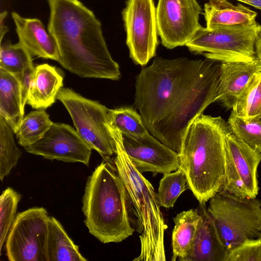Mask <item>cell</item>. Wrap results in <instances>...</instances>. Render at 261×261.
Wrapping results in <instances>:
<instances>
[{
  "instance_id": "6da1fadb",
  "label": "cell",
  "mask_w": 261,
  "mask_h": 261,
  "mask_svg": "<svg viewBox=\"0 0 261 261\" xmlns=\"http://www.w3.org/2000/svg\"><path fill=\"white\" fill-rule=\"evenodd\" d=\"M47 30L60 53L58 62L82 77L118 80V64L112 58L100 21L79 0H49Z\"/></svg>"
},
{
  "instance_id": "7a4b0ae2",
  "label": "cell",
  "mask_w": 261,
  "mask_h": 261,
  "mask_svg": "<svg viewBox=\"0 0 261 261\" xmlns=\"http://www.w3.org/2000/svg\"><path fill=\"white\" fill-rule=\"evenodd\" d=\"M221 116L201 114L190 124L182 140L179 168L188 188L205 204L222 190L225 178L226 138L231 133Z\"/></svg>"
},
{
  "instance_id": "3957f363",
  "label": "cell",
  "mask_w": 261,
  "mask_h": 261,
  "mask_svg": "<svg viewBox=\"0 0 261 261\" xmlns=\"http://www.w3.org/2000/svg\"><path fill=\"white\" fill-rule=\"evenodd\" d=\"M211 60L156 58L136 77L134 106L150 133Z\"/></svg>"
},
{
  "instance_id": "277c9868",
  "label": "cell",
  "mask_w": 261,
  "mask_h": 261,
  "mask_svg": "<svg viewBox=\"0 0 261 261\" xmlns=\"http://www.w3.org/2000/svg\"><path fill=\"white\" fill-rule=\"evenodd\" d=\"M128 198L116 168L104 160L88 176L82 199L89 232L104 244L119 243L133 235Z\"/></svg>"
},
{
  "instance_id": "5b68a950",
  "label": "cell",
  "mask_w": 261,
  "mask_h": 261,
  "mask_svg": "<svg viewBox=\"0 0 261 261\" xmlns=\"http://www.w3.org/2000/svg\"><path fill=\"white\" fill-rule=\"evenodd\" d=\"M107 126L115 141L114 160L128 199L135 208L141 228L140 255L136 261L166 260L164 233L167 226L160 210L156 193L151 183L140 172L126 154L121 132L109 119Z\"/></svg>"
},
{
  "instance_id": "8992f818",
  "label": "cell",
  "mask_w": 261,
  "mask_h": 261,
  "mask_svg": "<svg viewBox=\"0 0 261 261\" xmlns=\"http://www.w3.org/2000/svg\"><path fill=\"white\" fill-rule=\"evenodd\" d=\"M216 62L211 60L197 80L150 133L178 154L183 136L190 124L215 102L220 74V64Z\"/></svg>"
},
{
  "instance_id": "52a82bcc",
  "label": "cell",
  "mask_w": 261,
  "mask_h": 261,
  "mask_svg": "<svg viewBox=\"0 0 261 261\" xmlns=\"http://www.w3.org/2000/svg\"><path fill=\"white\" fill-rule=\"evenodd\" d=\"M207 211L228 250L261 233V199L240 197L221 190L209 200Z\"/></svg>"
},
{
  "instance_id": "ba28073f",
  "label": "cell",
  "mask_w": 261,
  "mask_h": 261,
  "mask_svg": "<svg viewBox=\"0 0 261 261\" xmlns=\"http://www.w3.org/2000/svg\"><path fill=\"white\" fill-rule=\"evenodd\" d=\"M260 36L261 25L257 22L245 28L210 30L201 25L186 46L214 61L251 62L257 58L256 45Z\"/></svg>"
},
{
  "instance_id": "9c48e42d",
  "label": "cell",
  "mask_w": 261,
  "mask_h": 261,
  "mask_svg": "<svg viewBox=\"0 0 261 261\" xmlns=\"http://www.w3.org/2000/svg\"><path fill=\"white\" fill-rule=\"evenodd\" d=\"M57 99L65 107L76 130L92 149L105 160L116 153L115 141L107 126L109 109L68 88L62 87Z\"/></svg>"
},
{
  "instance_id": "30bf717a",
  "label": "cell",
  "mask_w": 261,
  "mask_h": 261,
  "mask_svg": "<svg viewBox=\"0 0 261 261\" xmlns=\"http://www.w3.org/2000/svg\"><path fill=\"white\" fill-rule=\"evenodd\" d=\"M49 217L42 207L30 208L16 215L6 240L10 261H46V242Z\"/></svg>"
},
{
  "instance_id": "8fae6325",
  "label": "cell",
  "mask_w": 261,
  "mask_h": 261,
  "mask_svg": "<svg viewBox=\"0 0 261 261\" xmlns=\"http://www.w3.org/2000/svg\"><path fill=\"white\" fill-rule=\"evenodd\" d=\"M130 58L146 65L159 45L156 8L153 0H127L122 12Z\"/></svg>"
},
{
  "instance_id": "7c38bea8",
  "label": "cell",
  "mask_w": 261,
  "mask_h": 261,
  "mask_svg": "<svg viewBox=\"0 0 261 261\" xmlns=\"http://www.w3.org/2000/svg\"><path fill=\"white\" fill-rule=\"evenodd\" d=\"M261 152L257 151L231 132L226 138L225 178L222 190L242 198L257 197V168Z\"/></svg>"
},
{
  "instance_id": "4fadbf2b",
  "label": "cell",
  "mask_w": 261,
  "mask_h": 261,
  "mask_svg": "<svg viewBox=\"0 0 261 261\" xmlns=\"http://www.w3.org/2000/svg\"><path fill=\"white\" fill-rule=\"evenodd\" d=\"M201 13L196 0H159L157 28L163 46L173 49L186 45L201 26Z\"/></svg>"
},
{
  "instance_id": "5bb4252c",
  "label": "cell",
  "mask_w": 261,
  "mask_h": 261,
  "mask_svg": "<svg viewBox=\"0 0 261 261\" xmlns=\"http://www.w3.org/2000/svg\"><path fill=\"white\" fill-rule=\"evenodd\" d=\"M24 148L27 152L46 159L87 166L92 149L76 129L63 123H53L42 138Z\"/></svg>"
},
{
  "instance_id": "9a60e30c",
  "label": "cell",
  "mask_w": 261,
  "mask_h": 261,
  "mask_svg": "<svg viewBox=\"0 0 261 261\" xmlns=\"http://www.w3.org/2000/svg\"><path fill=\"white\" fill-rule=\"evenodd\" d=\"M125 152L141 173L163 174L179 168V154L160 142L148 132L143 135L122 134Z\"/></svg>"
},
{
  "instance_id": "2e32d148",
  "label": "cell",
  "mask_w": 261,
  "mask_h": 261,
  "mask_svg": "<svg viewBox=\"0 0 261 261\" xmlns=\"http://www.w3.org/2000/svg\"><path fill=\"white\" fill-rule=\"evenodd\" d=\"M261 71V61L224 62L220 64L218 91L215 102L227 110L235 102L254 75Z\"/></svg>"
},
{
  "instance_id": "e0dca14e",
  "label": "cell",
  "mask_w": 261,
  "mask_h": 261,
  "mask_svg": "<svg viewBox=\"0 0 261 261\" xmlns=\"http://www.w3.org/2000/svg\"><path fill=\"white\" fill-rule=\"evenodd\" d=\"M201 215L196 237L182 261H227L229 250L223 243L205 204L199 203Z\"/></svg>"
},
{
  "instance_id": "ac0fdd59",
  "label": "cell",
  "mask_w": 261,
  "mask_h": 261,
  "mask_svg": "<svg viewBox=\"0 0 261 261\" xmlns=\"http://www.w3.org/2000/svg\"><path fill=\"white\" fill-rule=\"evenodd\" d=\"M11 14L19 42L31 56L58 62L60 53L57 43L54 37L46 32L41 21L37 18L23 17L15 12Z\"/></svg>"
},
{
  "instance_id": "d6986e66",
  "label": "cell",
  "mask_w": 261,
  "mask_h": 261,
  "mask_svg": "<svg viewBox=\"0 0 261 261\" xmlns=\"http://www.w3.org/2000/svg\"><path fill=\"white\" fill-rule=\"evenodd\" d=\"M206 28H245L256 21L257 13L238 3L235 6L228 0H208L204 4V13Z\"/></svg>"
},
{
  "instance_id": "ffe728a7",
  "label": "cell",
  "mask_w": 261,
  "mask_h": 261,
  "mask_svg": "<svg viewBox=\"0 0 261 261\" xmlns=\"http://www.w3.org/2000/svg\"><path fill=\"white\" fill-rule=\"evenodd\" d=\"M63 77L55 67L47 64L35 67L27 103L33 108L46 109L55 101L63 87Z\"/></svg>"
},
{
  "instance_id": "44dd1931",
  "label": "cell",
  "mask_w": 261,
  "mask_h": 261,
  "mask_svg": "<svg viewBox=\"0 0 261 261\" xmlns=\"http://www.w3.org/2000/svg\"><path fill=\"white\" fill-rule=\"evenodd\" d=\"M21 92L16 76L0 68V116L17 132L24 117Z\"/></svg>"
},
{
  "instance_id": "7402d4cb",
  "label": "cell",
  "mask_w": 261,
  "mask_h": 261,
  "mask_svg": "<svg viewBox=\"0 0 261 261\" xmlns=\"http://www.w3.org/2000/svg\"><path fill=\"white\" fill-rule=\"evenodd\" d=\"M45 255L46 261L87 260L62 225L53 217H49L48 222Z\"/></svg>"
},
{
  "instance_id": "603a6c76",
  "label": "cell",
  "mask_w": 261,
  "mask_h": 261,
  "mask_svg": "<svg viewBox=\"0 0 261 261\" xmlns=\"http://www.w3.org/2000/svg\"><path fill=\"white\" fill-rule=\"evenodd\" d=\"M197 209H190L178 214L173 218L174 226L172 234V261H182L194 243L201 220Z\"/></svg>"
},
{
  "instance_id": "cb8c5ba5",
  "label": "cell",
  "mask_w": 261,
  "mask_h": 261,
  "mask_svg": "<svg viewBox=\"0 0 261 261\" xmlns=\"http://www.w3.org/2000/svg\"><path fill=\"white\" fill-rule=\"evenodd\" d=\"M45 109L29 113L22 119L16 136L18 143L23 147L42 138L53 124Z\"/></svg>"
},
{
  "instance_id": "d4e9b609",
  "label": "cell",
  "mask_w": 261,
  "mask_h": 261,
  "mask_svg": "<svg viewBox=\"0 0 261 261\" xmlns=\"http://www.w3.org/2000/svg\"><path fill=\"white\" fill-rule=\"evenodd\" d=\"M261 110V71L256 73L235 102L231 112L237 116L249 120L257 116Z\"/></svg>"
},
{
  "instance_id": "484cf974",
  "label": "cell",
  "mask_w": 261,
  "mask_h": 261,
  "mask_svg": "<svg viewBox=\"0 0 261 261\" xmlns=\"http://www.w3.org/2000/svg\"><path fill=\"white\" fill-rule=\"evenodd\" d=\"M14 133L10 124L0 116V179L2 181L17 165L22 154L14 141Z\"/></svg>"
},
{
  "instance_id": "4316f807",
  "label": "cell",
  "mask_w": 261,
  "mask_h": 261,
  "mask_svg": "<svg viewBox=\"0 0 261 261\" xmlns=\"http://www.w3.org/2000/svg\"><path fill=\"white\" fill-rule=\"evenodd\" d=\"M187 188L186 174L180 168L164 174L156 193L160 205L167 208L173 207L177 198Z\"/></svg>"
},
{
  "instance_id": "83f0119b",
  "label": "cell",
  "mask_w": 261,
  "mask_h": 261,
  "mask_svg": "<svg viewBox=\"0 0 261 261\" xmlns=\"http://www.w3.org/2000/svg\"><path fill=\"white\" fill-rule=\"evenodd\" d=\"M232 133L253 149L261 152V116L243 119L232 112L228 119Z\"/></svg>"
},
{
  "instance_id": "f1b7e54d",
  "label": "cell",
  "mask_w": 261,
  "mask_h": 261,
  "mask_svg": "<svg viewBox=\"0 0 261 261\" xmlns=\"http://www.w3.org/2000/svg\"><path fill=\"white\" fill-rule=\"evenodd\" d=\"M32 64V57L19 42L16 44H11L9 41L1 43L0 68L15 75Z\"/></svg>"
},
{
  "instance_id": "f546056e",
  "label": "cell",
  "mask_w": 261,
  "mask_h": 261,
  "mask_svg": "<svg viewBox=\"0 0 261 261\" xmlns=\"http://www.w3.org/2000/svg\"><path fill=\"white\" fill-rule=\"evenodd\" d=\"M109 118L122 134L138 135L148 132L141 115L132 108L110 109Z\"/></svg>"
},
{
  "instance_id": "4dcf8cb0",
  "label": "cell",
  "mask_w": 261,
  "mask_h": 261,
  "mask_svg": "<svg viewBox=\"0 0 261 261\" xmlns=\"http://www.w3.org/2000/svg\"><path fill=\"white\" fill-rule=\"evenodd\" d=\"M21 195L8 187L0 196V252L16 217V211Z\"/></svg>"
},
{
  "instance_id": "1f68e13d",
  "label": "cell",
  "mask_w": 261,
  "mask_h": 261,
  "mask_svg": "<svg viewBox=\"0 0 261 261\" xmlns=\"http://www.w3.org/2000/svg\"><path fill=\"white\" fill-rule=\"evenodd\" d=\"M227 261H261V240H245L229 251Z\"/></svg>"
},
{
  "instance_id": "d6a6232c",
  "label": "cell",
  "mask_w": 261,
  "mask_h": 261,
  "mask_svg": "<svg viewBox=\"0 0 261 261\" xmlns=\"http://www.w3.org/2000/svg\"><path fill=\"white\" fill-rule=\"evenodd\" d=\"M35 67L33 64L27 66L22 72L15 75L17 78L20 86L22 98V106L24 110L27 102L28 94L33 80Z\"/></svg>"
},
{
  "instance_id": "836d02e7",
  "label": "cell",
  "mask_w": 261,
  "mask_h": 261,
  "mask_svg": "<svg viewBox=\"0 0 261 261\" xmlns=\"http://www.w3.org/2000/svg\"><path fill=\"white\" fill-rule=\"evenodd\" d=\"M7 15V11H5L1 13L0 14V33H1V42H2L4 35L8 31V28L5 25L4 20Z\"/></svg>"
},
{
  "instance_id": "e575fe53",
  "label": "cell",
  "mask_w": 261,
  "mask_h": 261,
  "mask_svg": "<svg viewBox=\"0 0 261 261\" xmlns=\"http://www.w3.org/2000/svg\"><path fill=\"white\" fill-rule=\"evenodd\" d=\"M261 10V0H236Z\"/></svg>"
},
{
  "instance_id": "d590c367",
  "label": "cell",
  "mask_w": 261,
  "mask_h": 261,
  "mask_svg": "<svg viewBox=\"0 0 261 261\" xmlns=\"http://www.w3.org/2000/svg\"><path fill=\"white\" fill-rule=\"evenodd\" d=\"M256 54L257 58L261 61V36L258 39L256 43Z\"/></svg>"
},
{
  "instance_id": "8d00e7d4",
  "label": "cell",
  "mask_w": 261,
  "mask_h": 261,
  "mask_svg": "<svg viewBox=\"0 0 261 261\" xmlns=\"http://www.w3.org/2000/svg\"><path fill=\"white\" fill-rule=\"evenodd\" d=\"M258 115L261 116V110H260V111L259 112V114Z\"/></svg>"
},
{
  "instance_id": "74e56055",
  "label": "cell",
  "mask_w": 261,
  "mask_h": 261,
  "mask_svg": "<svg viewBox=\"0 0 261 261\" xmlns=\"http://www.w3.org/2000/svg\"><path fill=\"white\" fill-rule=\"evenodd\" d=\"M258 238L261 240V233H260V234L259 235V236Z\"/></svg>"
},
{
  "instance_id": "f35d334b",
  "label": "cell",
  "mask_w": 261,
  "mask_h": 261,
  "mask_svg": "<svg viewBox=\"0 0 261 261\" xmlns=\"http://www.w3.org/2000/svg\"><path fill=\"white\" fill-rule=\"evenodd\" d=\"M48 1H49V0H48Z\"/></svg>"
}]
</instances>
